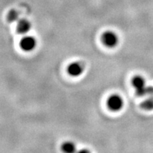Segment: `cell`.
Returning a JSON list of instances; mask_svg holds the SVG:
<instances>
[{
    "instance_id": "1",
    "label": "cell",
    "mask_w": 153,
    "mask_h": 153,
    "mask_svg": "<svg viewBox=\"0 0 153 153\" xmlns=\"http://www.w3.org/2000/svg\"><path fill=\"white\" fill-rule=\"evenodd\" d=\"M132 85L135 89L136 94L137 96L143 97V96L147 95V89L145 80L142 76H135L132 79Z\"/></svg>"
},
{
    "instance_id": "2",
    "label": "cell",
    "mask_w": 153,
    "mask_h": 153,
    "mask_svg": "<svg viewBox=\"0 0 153 153\" xmlns=\"http://www.w3.org/2000/svg\"><path fill=\"white\" fill-rule=\"evenodd\" d=\"M123 100L120 96L117 94L111 95L107 100V106L113 111H118L123 106Z\"/></svg>"
},
{
    "instance_id": "3",
    "label": "cell",
    "mask_w": 153,
    "mask_h": 153,
    "mask_svg": "<svg viewBox=\"0 0 153 153\" xmlns=\"http://www.w3.org/2000/svg\"><path fill=\"white\" fill-rule=\"evenodd\" d=\"M103 43L108 48L116 46L118 43V38L116 33L112 31H106L104 33L101 38Z\"/></svg>"
},
{
    "instance_id": "4",
    "label": "cell",
    "mask_w": 153,
    "mask_h": 153,
    "mask_svg": "<svg viewBox=\"0 0 153 153\" xmlns=\"http://www.w3.org/2000/svg\"><path fill=\"white\" fill-rule=\"evenodd\" d=\"M36 46V39L31 36H26L23 38L20 42V47L26 52H30L35 49Z\"/></svg>"
},
{
    "instance_id": "5",
    "label": "cell",
    "mask_w": 153,
    "mask_h": 153,
    "mask_svg": "<svg viewBox=\"0 0 153 153\" xmlns=\"http://www.w3.org/2000/svg\"><path fill=\"white\" fill-rule=\"evenodd\" d=\"M84 71V66L81 62H72L68 68V72L70 75L77 76L82 74Z\"/></svg>"
},
{
    "instance_id": "6",
    "label": "cell",
    "mask_w": 153,
    "mask_h": 153,
    "mask_svg": "<svg viewBox=\"0 0 153 153\" xmlns=\"http://www.w3.org/2000/svg\"><path fill=\"white\" fill-rule=\"evenodd\" d=\"M31 25L30 23L26 19H21L18 21V24H17V31L19 33L25 34L28 33L30 30Z\"/></svg>"
},
{
    "instance_id": "7",
    "label": "cell",
    "mask_w": 153,
    "mask_h": 153,
    "mask_svg": "<svg viewBox=\"0 0 153 153\" xmlns=\"http://www.w3.org/2000/svg\"><path fill=\"white\" fill-rule=\"evenodd\" d=\"M61 148H62V150L63 151V152H68V153L74 152H75V150H76L75 145L71 142L64 143L62 145Z\"/></svg>"
},
{
    "instance_id": "8",
    "label": "cell",
    "mask_w": 153,
    "mask_h": 153,
    "mask_svg": "<svg viewBox=\"0 0 153 153\" xmlns=\"http://www.w3.org/2000/svg\"><path fill=\"white\" fill-rule=\"evenodd\" d=\"M143 109L147 111L153 110V96H150V98L147 99L141 104Z\"/></svg>"
},
{
    "instance_id": "9",
    "label": "cell",
    "mask_w": 153,
    "mask_h": 153,
    "mask_svg": "<svg viewBox=\"0 0 153 153\" xmlns=\"http://www.w3.org/2000/svg\"><path fill=\"white\" fill-rule=\"evenodd\" d=\"M7 19H8L9 22H14L16 21H19V14L18 11L16 10H11L7 15Z\"/></svg>"
}]
</instances>
